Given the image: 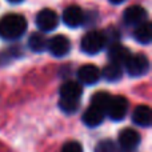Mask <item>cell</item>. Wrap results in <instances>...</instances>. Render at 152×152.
Masks as SVG:
<instances>
[{
    "instance_id": "cell-6",
    "label": "cell",
    "mask_w": 152,
    "mask_h": 152,
    "mask_svg": "<svg viewBox=\"0 0 152 152\" xmlns=\"http://www.w3.org/2000/svg\"><path fill=\"white\" fill-rule=\"evenodd\" d=\"M47 50L52 53V56L63 58V56L68 55L71 51V42L64 35H56L48 40Z\"/></svg>"
},
{
    "instance_id": "cell-16",
    "label": "cell",
    "mask_w": 152,
    "mask_h": 152,
    "mask_svg": "<svg viewBox=\"0 0 152 152\" xmlns=\"http://www.w3.org/2000/svg\"><path fill=\"white\" fill-rule=\"evenodd\" d=\"M47 44H48V39L42 32L32 34L28 39V47L34 52H43V51H45L47 50Z\"/></svg>"
},
{
    "instance_id": "cell-10",
    "label": "cell",
    "mask_w": 152,
    "mask_h": 152,
    "mask_svg": "<svg viewBox=\"0 0 152 152\" xmlns=\"http://www.w3.org/2000/svg\"><path fill=\"white\" fill-rule=\"evenodd\" d=\"M86 20L84 12L80 7L77 5H69L64 10L63 12V21L66 26L71 27V28H77Z\"/></svg>"
},
{
    "instance_id": "cell-15",
    "label": "cell",
    "mask_w": 152,
    "mask_h": 152,
    "mask_svg": "<svg viewBox=\"0 0 152 152\" xmlns=\"http://www.w3.org/2000/svg\"><path fill=\"white\" fill-rule=\"evenodd\" d=\"M134 37L140 44H150L152 40V26L148 21H144L143 24L136 27L134 31Z\"/></svg>"
},
{
    "instance_id": "cell-12",
    "label": "cell",
    "mask_w": 152,
    "mask_h": 152,
    "mask_svg": "<svg viewBox=\"0 0 152 152\" xmlns=\"http://www.w3.org/2000/svg\"><path fill=\"white\" fill-rule=\"evenodd\" d=\"M129 56H131V53H129L128 48L124 47L119 42L110 44V48H108V59H110L111 63L123 66Z\"/></svg>"
},
{
    "instance_id": "cell-19",
    "label": "cell",
    "mask_w": 152,
    "mask_h": 152,
    "mask_svg": "<svg viewBox=\"0 0 152 152\" xmlns=\"http://www.w3.org/2000/svg\"><path fill=\"white\" fill-rule=\"evenodd\" d=\"M95 152H118V147L112 140L104 139L95 145Z\"/></svg>"
},
{
    "instance_id": "cell-14",
    "label": "cell",
    "mask_w": 152,
    "mask_h": 152,
    "mask_svg": "<svg viewBox=\"0 0 152 152\" xmlns=\"http://www.w3.org/2000/svg\"><path fill=\"white\" fill-rule=\"evenodd\" d=\"M104 116H105L104 111L99 110L95 105H89L86 110V112L83 113V123L88 127H97L103 123Z\"/></svg>"
},
{
    "instance_id": "cell-1",
    "label": "cell",
    "mask_w": 152,
    "mask_h": 152,
    "mask_svg": "<svg viewBox=\"0 0 152 152\" xmlns=\"http://www.w3.org/2000/svg\"><path fill=\"white\" fill-rule=\"evenodd\" d=\"M27 31V20L18 13H10L0 19V36L5 40H16Z\"/></svg>"
},
{
    "instance_id": "cell-17",
    "label": "cell",
    "mask_w": 152,
    "mask_h": 152,
    "mask_svg": "<svg viewBox=\"0 0 152 152\" xmlns=\"http://www.w3.org/2000/svg\"><path fill=\"white\" fill-rule=\"evenodd\" d=\"M103 75V77L107 81H118L121 79V75H123V69H121V66L115 63L107 64V66L103 68V71H100Z\"/></svg>"
},
{
    "instance_id": "cell-13",
    "label": "cell",
    "mask_w": 152,
    "mask_h": 152,
    "mask_svg": "<svg viewBox=\"0 0 152 152\" xmlns=\"http://www.w3.org/2000/svg\"><path fill=\"white\" fill-rule=\"evenodd\" d=\"M132 120L136 126L148 128L152 123V112L148 105H137L132 112Z\"/></svg>"
},
{
    "instance_id": "cell-23",
    "label": "cell",
    "mask_w": 152,
    "mask_h": 152,
    "mask_svg": "<svg viewBox=\"0 0 152 152\" xmlns=\"http://www.w3.org/2000/svg\"><path fill=\"white\" fill-rule=\"evenodd\" d=\"M8 1L10 3H21L23 0H8Z\"/></svg>"
},
{
    "instance_id": "cell-9",
    "label": "cell",
    "mask_w": 152,
    "mask_h": 152,
    "mask_svg": "<svg viewBox=\"0 0 152 152\" xmlns=\"http://www.w3.org/2000/svg\"><path fill=\"white\" fill-rule=\"evenodd\" d=\"M81 95H83V88L77 81H66L60 87V100L80 103Z\"/></svg>"
},
{
    "instance_id": "cell-22",
    "label": "cell",
    "mask_w": 152,
    "mask_h": 152,
    "mask_svg": "<svg viewBox=\"0 0 152 152\" xmlns=\"http://www.w3.org/2000/svg\"><path fill=\"white\" fill-rule=\"evenodd\" d=\"M112 4H121V3L124 1V0H110Z\"/></svg>"
},
{
    "instance_id": "cell-11",
    "label": "cell",
    "mask_w": 152,
    "mask_h": 152,
    "mask_svg": "<svg viewBox=\"0 0 152 152\" xmlns=\"http://www.w3.org/2000/svg\"><path fill=\"white\" fill-rule=\"evenodd\" d=\"M77 77L79 80L83 84H87V86H92V84H96L97 81L102 77V72L94 64H84L79 68L77 71Z\"/></svg>"
},
{
    "instance_id": "cell-2",
    "label": "cell",
    "mask_w": 152,
    "mask_h": 152,
    "mask_svg": "<svg viewBox=\"0 0 152 152\" xmlns=\"http://www.w3.org/2000/svg\"><path fill=\"white\" fill-rule=\"evenodd\" d=\"M107 45L104 32L102 31H89L81 39V51L87 55H96Z\"/></svg>"
},
{
    "instance_id": "cell-3",
    "label": "cell",
    "mask_w": 152,
    "mask_h": 152,
    "mask_svg": "<svg viewBox=\"0 0 152 152\" xmlns=\"http://www.w3.org/2000/svg\"><path fill=\"white\" fill-rule=\"evenodd\" d=\"M126 69L129 76L132 77H140L144 76L150 71V60L143 53H137V55H131L127 61L124 63Z\"/></svg>"
},
{
    "instance_id": "cell-7",
    "label": "cell",
    "mask_w": 152,
    "mask_h": 152,
    "mask_svg": "<svg viewBox=\"0 0 152 152\" xmlns=\"http://www.w3.org/2000/svg\"><path fill=\"white\" fill-rule=\"evenodd\" d=\"M119 145L123 152H134L140 144V135L137 131L131 128H124L119 134Z\"/></svg>"
},
{
    "instance_id": "cell-8",
    "label": "cell",
    "mask_w": 152,
    "mask_h": 152,
    "mask_svg": "<svg viewBox=\"0 0 152 152\" xmlns=\"http://www.w3.org/2000/svg\"><path fill=\"white\" fill-rule=\"evenodd\" d=\"M148 13L145 11V8H143L142 5H131L128 7L123 13L124 23L127 26H140L144 21H147Z\"/></svg>"
},
{
    "instance_id": "cell-18",
    "label": "cell",
    "mask_w": 152,
    "mask_h": 152,
    "mask_svg": "<svg viewBox=\"0 0 152 152\" xmlns=\"http://www.w3.org/2000/svg\"><path fill=\"white\" fill-rule=\"evenodd\" d=\"M111 95L108 92H104V91H100V92H96V94L92 95V99H91V105H95L97 107L99 110L102 111H107V107L110 104V100H111Z\"/></svg>"
},
{
    "instance_id": "cell-20",
    "label": "cell",
    "mask_w": 152,
    "mask_h": 152,
    "mask_svg": "<svg viewBox=\"0 0 152 152\" xmlns=\"http://www.w3.org/2000/svg\"><path fill=\"white\" fill-rule=\"evenodd\" d=\"M79 104H80V103L59 100V107H60V110L63 111V112H66V113H74V112H76V110L79 108Z\"/></svg>"
},
{
    "instance_id": "cell-5",
    "label": "cell",
    "mask_w": 152,
    "mask_h": 152,
    "mask_svg": "<svg viewBox=\"0 0 152 152\" xmlns=\"http://www.w3.org/2000/svg\"><path fill=\"white\" fill-rule=\"evenodd\" d=\"M35 23H36L37 28L42 32H51L58 27L59 18L53 10H51V8H44V10H42L36 15Z\"/></svg>"
},
{
    "instance_id": "cell-4",
    "label": "cell",
    "mask_w": 152,
    "mask_h": 152,
    "mask_svg": "<svg viewBox=\"0 0 152 152\" xmlns=\"http://www.w3.org/2000/svg\"><path fill=\"white\" fill-rule=\"evenodd\" d=\"M127 112H128V100L124 96H115L111 97L110 104L107 107L105 115L110 116L111 120L113 121H120L126 118Z\"/></svg>"
},
{
    "instance_id": "cell-21",
    "label": "cell",
    "mask_w": 152,
    "mask_h": 152,
    "mask_svg": "<svg viewBox=\"0 0 152 152\" xmlns=\"http://www.w3.org/2000/svg\"><path fill=\"white\" fill-rule=\"evenodd\" d=\"M60 152H83V147H81V144L79 142L72 140V142H67L63 145Z\"/></svg>"
}]
</instances>
